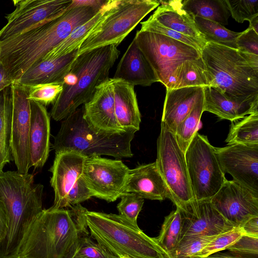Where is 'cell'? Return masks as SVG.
Masks as SVG:
<instances>
[{"mask_svg":"<svg viewBox=\"0 0 258 258\" xmlns=\"http://www.w3.org/2000/svg\"><path fill=\"white\" fill-rule=\"evenodd\" d=\"M101 8L71 7L59 17L0 42V64L7 79L17 82L32 66Z\"/></svg>","mask_w":258,"mask_h":258,"instance_id":"cell-1","label":"cell"},{"mask_svg":"<svg viewBox=\"0 0 258 258\" xmlns=\"http://www.w3.org/2000/svg\"><path fill=\"white\" fill-rule=\"evenodd\" d=\"M43 209L28 227L13 258H67L89 234L80 204Z\"/></svg>","mask_w":258,"mask_h":258,"instance_id":"cell-2","label":"cell"},{"mask_svg":"<svg viewBox=\"0 0 258 258\" xmlns=\"http://www.w3.org/2000/svg\"><path fill=\"white\" fill-rule=\"evenodd\" d=\"M201 57L211 78L209 86L234 101L258 100V55L207 42Z\"/></svg>","mask_w":258,"mask_h":258,"instance_id":"cell-3","label":"cell"},{"mask_svg":"<svg viewBox=\"0 0 258 258\" xmlns=\"http://www.w3.org/2000/svg\"><path fill=\"white\" fill-rule=\"evenodd\" d=\"M120 51L109 45L86 51L77 56L65 76L62 89L50 112L56 121L64 119L88 102L96 87L108 79L109 71Z\"/></svg>","mask_w":258,"mask_h":258,"instance_id":"cell-4","label":"cell"},{"mask_svg":"<svg viewBox=\"0 0 258 258\" xmlns=\"http://www.w3.org/2000/svg\"><path fill=\"white\" fill-rule=\"evenodd\" d=\"M43 185L34 176L15 171L0 173V200L8 219L5 237L0 242V258H13L28 227L42 211Z\"/></svg>","mask_w":258,"mask_h":258,"instance_id":"cell-5","label":"cell"},{"mask_svg":"<svg viewBox=\"0 0 258 258\" xmlns=\"http://www.w3.org/2000/svg\"><path fill=\"white\" fill-rule=\"evenodd\" d=\"M83 215L91 236L118 256L128 258H168L155 239L120 214L90 211Z\"/></svg>","mask_w":258,"mask_h":258,"instance_id":"cell-6","label":"cell"},{"mask_svg":"<svg viewBox=\"0 0 258 258\" xmlns=\"http://www.w3.org/2000/svg\"><path fill=\"white\" fill-rule=\"evenodd\" d=\"M84 106L64 118L54 137L55 153L73 152L86 157L107 155L130 158L133 155L131 142L137 131L128 129L119 133L100 132L92 127L84 117Z\"/></svg>","mask_w":258,"mask_h":258,"instance_id":"cell-7","label":"cell"},{"mask_svg":"<svg viewBox=\"0 0 258 258\" xmlns=\"http://www.w3.org/2000/svg\"><path fill=\"white\" fill-rule=\"evenodd\" d=\"M160 3L156 0H108L103 15L79 48L77 56L97 48L117 47Z\"/></svg>","mask_w":258,"mask_h":258,"instance_id":"cell-8","label":"cell"},{"mask_svg":"<svg viewBox=\"0 0 258 258\" xmlns=\"http://www.w3.org/2000/svg\"><path fill=\"white\" fill-rule=\"evenodd\" d=\"M135 38L159 82L166 89H174L175 72L182 62L201 57V52L188 45L141 28Z\"/></svg>","mask_w":258,"mask_h":258,"instance_id":"cell-9","label":"cell"},{"mask_svg":"<svg viewBox=\"0 0 258 258\" xmlns=\"http://www.w3.org/2000/svg\"><path fill=\"white\" fill-rule=\"evenodd\" d=\"M156 163L169 191L170 199L180 210L195 201L188 177L185 153L174 134L162 122L157 142Z\"/></svg>","mask_w":258,"mask_h":258,"instance_id":"cell-10","label":"cell"},{"mask_svg":"<svg viewBox=\"0 0 258 258\" xmlns=\"http://www.w3.org/2000/svg\"><path fill=\"white\" fill-rule=\"evenodd\" d=\"M185 158L195 201H210L227 180L218 161L214 147L207 137L197 132Z\"/></svg>","mask_w":258,"mask_h":258,"instance_id":"cell-11","label":"cell"},{"mask_svg":"<svg viewBox=\"0 0 258 258\" xmlns=\"http://www.w3.org/2000/svg\"><path fill=\"white\" fill-rule=\"evenodd\" d=\"M73 0H14L15 10L5 18L0 42L56 19L72 7Z\"/></svg>","mask_w":258,"mask_h":258,"instance_id":"cell-12","label":"cell"},{"mask_svg":"<svg viewBox=\"0 0 258 258\" xmlns=\"http://www.w3.org/2000/svg\"><path fill=\"white\" fill-rule=\"evenodd\" d=\"M129 170L120 160L92 156L86 157L82 176L93 197L112 202L124 192Z\"/></svg>","mask_w":258,"mask_h":258,"instance_id":"cell-13","label":"cell"},{"mask_svg":"<svg viewBox=\"0 0 258 258\" xmlns=\"http://www.w3.org/2000/svg\"><path fill=\"white\" fill-rule=\"evenodd\" d=\"M12 103L11 153L17 171L28 173L29 167V135L30 105L28 88L17 83L10 86Z\"/></svg>","mask_w":258,"mask_h":258,"instance_id":"cell-14","label":"cell"},{"mask_svg":"<svg viewBox=\"0 0 258 258\" xmlns=\"http://www.w3.org/2000/svg\"><path fill=\"white\" fill-rule=\"evenodd\" d=\"M214 149L222 171L258 196V145L233 144Z\"/></svg>","mask_w":258,"mask_h":258,"instance_id":"cell-15","label":"cell"},{"mask_svg":"<svg viewBox=\"0 0 258 258\" xmlns=\"http://www.w3.org/2000/svg\"><path fill=\"white\" fill-rule=\"evenodd\" d=\"M210 202L234 227L258 216V196L233 180L227 179Z\"/></svg>","mask_w":258,"mask_h":258,"instance_id":"cell-16","label":"cell"},{"mask_svg":"<svg viewBox=\"0 0 258 258\" xmlns=\"http://www.w3.org/2000/svg\"><path fill=\"white\" fill-rule=\"evenodd\" d=\"M180 211L182 228L178 243L197 237L219 235L234 227L210 201H194Z\"/></svg>","mask_w":258,"mask_h":258,"instance_id":"cell-17","label":"cell"},{"mask_svg":"<svg viewBox=\"0 0 258 258\" xmlns=\"http://www.w3.org/2000/svg\"><path fill=\"white\" fill-rule=\"evenodd\" d=\"M84 118L97 131L119 133L128 130L123 129L116 118L111 78H108L96 87L93 96L84 104Z\"/></svg>","mask_w":258,"mask_h":258,"instance_id":"cell-18","label":"cell"},{"mask_svg":"<svg viewBox=\"0 0 258 258\" xmlns=\"http://www.w3.org/2000/svg\"><path fill=\"white\" fill-rule=\"evenodd\" d=\"M86 157L78 153L63 151L55 153L50 171V184L54 192L53 209L67 208V197L75 182L83 173Z\"/></svg>","mask_w":258,"mask_h":258,"instance_id":"cell-19","label":"cell"},{"mask_svg":"<svg viewBox=\"0 0 258 258\" xmlns=\"http://www.w3.org/2000/svg\"><path fill=\"white\" fill-rule=\"evenodd\" d=\"M30 105L29 167L41 168L45 164L49 155L50 117L43 105L30 100Z\"/></svg>","mask_w":258,"mask_h":258,"instance_id":"cell-20","label":"cell"},{"mask_svg":"<svg viewBox=\"0 0 258 258\" xmlns=\"http://www.w3.org/2000/svg\"><path fill=\"white\" fill-rule=\"evenodd\" d=\"M134 193L143 199L163 201L170 194L156 162L130 169L124 192Z\"/></svg>","mask_w":258,"mask_h":258,"instance_id":"cell-21","label":"cell"},{"mask_svg":"<svg viewBox=\"0 0 258 258\" xmlns=\"http://www.w3.org/2000/svg\"><path fill=\"white\" fill-rule=\"evenodd\" d=\"M113 79L122 80L134 86H149L159 82L135 38L118 62Z\"/></svg>","mask_w":258,"mask_h":258,"instance_id":"cell-22","label":"cell"},{"mask_svg":"<svg viewBox=\"0 0 258 258\" xmlns=\"http://www.w3.org/2000/svg\"><path fill=\"white\" fill-rule=\"evenodd\" d=\"M202 86L166 89L161 122L174 134L179 123L204 95Z\"/></svg>","mask_w":258,"mask_h":258,"instance_id":"cell-23","label":"cell"},{"mask_svg":"<svg viewBox=\"0 0 258 258\" xmlns=\"http://www.w3.org/2000/svg\"><path fill=\"white\" fill-rule=\"evenodd\" d=\"M78 49L64 56L40 60L29 68L15 83L24 86L61 84L78 55Z\"/></svg>","mask_w":258,"mask_h":258,"instance_id":"cell-24","label":"cell"},{"mask_svg":"<svg viewBox=\"0 0 258 258\" xmlns=\"http://www.w3.org/2000/svg\"><path fill=\"white\" fill-rule=\"evenodd\" d=\"M215 114L221 119L234 122L258 111V100L239 102L227 99L216 88H204V112Z\"/></svg>","mask_w":258,"mask_h":258,"instance_id":"cell-25","label":"cell"},{"mask_svg":"<svg viewBox=\"0 0 258 258\" xmlns=\"http://www.w3.org/2000/svg\"><path fill=\"white\" fill-rule=\"evenodd\" d=\"M159 2L161 5L150 16L152 19L166 28L206 41L196 26L194 17L182 9L181 0Z\"/></svg>","mask_w":258,"mask_h":258,"instance_id":"cell-26","label":"cell"},{"mask_svg":"<svg viewBox=\"0 0 258 258\" xmlns=\"http://www.w3.org/2000/svg\"><path fill=\"white\" fill-rule=\"evenodd\" d=\"M111 79L113 87L115 113L118 123L123 129L139 131L141 113L134 86L120 80Z\"/></svg>","mask_w":258,"mask_h":258,"instance_id":"cell-27","label":"cell"},{"mask_svg":"<svg viewBox=\"0 0 258 258\" xmlns=\"http://www.w3.org/2000/svg\"><path fill=\"white\" fill-rule=\"evenodd\" d=\"M182 7L194 17L227 25L230 13L225 0H184Z\"/></svg>","mask_w":258,"mask_h":258,"instance_id":"cell-28","label":"cell"},{"mask_svg":"<svg viewBox=\"0 0 258 258\" xmlns=\"http://www.w3.org/2000/svg\"><path fill=\"white\" fill-rule=\"evenodd\" d=\"M212 80L206 65L200 57L186 60L177 68L174 89L187 87L211 86Z\"/></svg>","mask_w":258,"mask_h":258,"instance_id":"cell-29","label":"cell"},{"mask_svg":"<svg viewBox=\"0 0 258 258\" xmlns=\"http://www.w3.org/2000/svg\"><path fill=\"white\" fill-rule=\"evenodd\" d=\"M12 103L10 86L0 93V173L11 160Z\"/></svg>","mask_w":258,"mask_h":258,"instance_id":"cell-30","label":"cell"},{"mask_svg":"<svg viewBox=\"0 0 258 258\" xmlns=\"http://www.w3.org/2000/svg\"><path fill=\"white\" fill-rule=\"evenodd\" d=\"M106 3L91 19L74 29L64 40L47 53L41 59L60 57L79 49L88 33L102 17Z\"/></svg>","mask_w":258,"mask_h":258,"instance_id":"cell-31","label":"cell"},{"mask_svg":"<svg viewBox=\"0 0 258 258\" xmlns=\"http://www.w3.org/2000/svg\"><path fill=\"white\" fill-rule=\"evenodd\" d=\"M231 125L225 142L227 145H258V111L245 116Z\"/></svg>","mask_w":258,"mask_h":258,"instance_id":"cell-32","label":"cell"},{"mask_svg":"<svg viewBox=\"0 0 258 258\" xmlns=\"http://www.w3.org/2000/svg\"><path fill=\"white\" fill-rule=\"evenodd\" d=\"M194 21L207 43L237 49L236 39L241 32L231 31L219 23L198 17H194Z\"/></svg>","mask_w":258,"mask_h":258,"instance_id":"cell-33","label":"cell"},{"mask_svg":"<svg viewBox=\"0 0 258 258\" xmlns=\"http://www.w3.org/2000/svg\"><path fill=\"white\" fill-rule=\"evenodd\" d=\"M204 112V95L196 103L187 115L178 125L174 134L177 143L185 153L195 133L198 132Z\"/></svg>","mask_w":258,"mask_h":258,"instance_id":"cell-34","label":"cell"},{"mask_svg":"<svg viewBox=\"0 0 258 258\" xmlns=\"http://www.w3.org/2000/svg\"><path fill=\"white\" fill-rule=\"evenodd\" d=\"M181 228V211L176 208L165 217L159 235L155 238L157 243L167 254L177 246L180 239Z\"/></svg>","mask_w":258,"mask_h":258,"instance_id":"cell-35","label":"cell"},{"mask_svg":"<svg viewBox=\"0 0 258 258\" xmlns=\"http://www.w3.org/2000/svg\"><path fill=\"white\" fill-rule=\"evenodd\" d=\"M67 258H119L106 248L92 240L88 234L82 236Z\"/></svg>","mask_w":258,"mask_h":258,"instance_id":"cell-36","label":"cell"},{"mask_svg":"<svg viewBox=\"0 0 258 258\" xmlns=\"http://www.w3.org/2000/svg\"><path fill=\"white\" fill-rule=\"evenodd\" d=\"M141 29L159 33L188 45L201 52L207 42L166 28L150 17L141 23Z\"/></svg>","mask_w":258,"mask_h":258,"instance_id":"cell-37","label":"cell"},{"mask_svg":"<svg viewBox=\"0 0 258 258\" xmlns=\"http://www.w3.org/2000/svg\"><path fill=\"white\" fill-rule=\"evenodd\" d=\"M244 235L241 227H234L232 229L218 235L192 258H204L217 252L226 249Z\"/></svg>","mask_w":258,"mask_h":258,"instance_id":"cell-38","label":"cell"},{"mask_svg":"<svg viewBox=\"0 0 258 258\" xmlns=\"http://www.w3.org/2000/svg\"><path fill=\"white\" fill-rule=\"evenodd\" d=\"M27 87L28 99L46 106L55 102L62 91V85L61 84H43Z\"/></svg>","mask_w":258,"mask_h":258,"instance_id":"cell-39","label":"cell"},{"mask_svg":"<svg viewBox=\"0 0 258 258\" xmlns=\"http://www.w3.org/2000/svg\"><path fill=\"white\" fill-rule=\"evenodd\" d=\"M217 235L200 236L179 243L168 253V258H192Z\"/></svg>","mask_w":258,"mask_h":258,"instance_id":"cell-40","label":"cell"},{"mask_svg":"<svg viewBox=\"0 0 258 258\" xmlns=\"http://www.w3.org/2000/svg\"><path fill=\"white\" fill-rule=\"evenodd\" d=\"M230 15L237 22L249 21L258 15V0H225Z\"/></svg>","mask_w":258,"mask_h":258,"instance_id":"cell-41","label":"cell"},{"mask_svg":"<svg viewBox=\"0 0 258 258\" xmlns=\"http://www.w3.org/2000/svg\"><path fill=\"white\" fill-rule=\"evenodd\" d=\"M117 206L119 214L126 218L134 225L137 224V218L143 207L144 200L131 192H123Z\"/></svg>","mask_w":258,"mask_h":258,"instance_id":"cell-42","label":"cell"},{"mask_svg":"<svg viewBox=\"0 0 258 258\" xmlns=\"http://www.w3.org/2000/svg\"><path fill=\"white\" fill-rule=\"evenodd\" d=\"M226 249L239 258H257L258 237L243 235Z\"/></svg>","mask_w":258,"mask_h":258,"instance_id":"cell-43","label":"cell"},{"mask_svg":"<svg viewBox=\"0 0 258 258\" xmlns=\"http://www.w3.org/2000/svg\"><path fill=\"white\" fill-rule=\"evenodd\" d=\"M92 197H93V195L81 175L68 194L67 197L68 207L71 208L80 204Z\"/></svg>","mask_w":258,"mask_h":258,"instance_id":"cell-44","label":"cell"},{"mask_svg":"<svg viewBox=\"0 0 258 258\" xmlns=\"http://www.w3.org/2000/svg\"><path fill=\"white\" fill-rule=\"evenodd\" d=\"M236 43L238 50L258 55V34L251 28L241 32Z\"/></svg>","mask_w":258,"mask_h":258,"instance_id":"cell-45","label":"cell"},{"mask_svg":"<svg viewBox=\"0 0 258 258\" xmlns=\"http://www.w3.org/2000/svg\"><path fill=\"white\" fill-rule=\"evenodd\" d=\"M239 227L241 228L244 235L258 237V216L251 218Z\"/></svg>","mask_w":258,"mask_h":258,"instance_id":"cell-46","label":"cell"},{"mask_svg":"<svg viewBox=\"0 0 258 258\" xmlns=\"http://www.w3.org/2000/svg\"><path fill=\"white\" fill-rule=\"evenodd\" d=\"M8 226V219L4 205L0 200V242L5 237Z\"/></svg>","mask_w":258,"mask_h":258,"instance_id":"cell-47","label":"cell"},{"mask_svg":"<svg viewBox=\"0 0 258 258\" xmlns=\"http://www.w3.org/2000/svg\"><path fill=\"white\" fill-rule=\"evenodd\" d=\"M106 2L107 1L104 0H73L72 6H87L95 8H100L102 7L106 3Z\"/></svg>","mask_w":258,"mask_h":258,"instance_id":"cell-48","label":"cell"},{"mask_svg":"<svg viewBox=\"0 0 258 258\" xmlns=\"http://www.w3.org/2000/svg\"><path fill=\"white\" fill-rule=\"evenodd\" d=\"M12 84L13 83L7 79L5 71L0 64V93Z\"/></svg>","mask_w":258,"mask_h":258,"instance_id":"cell-49","label":"cell"},{"mask_svg":"<svg viewBox=\"0 0 258 258\" xmlns=\"http://www.w3.org/2000/svg\"><path fill=\"white\" fill-rule=\"evenodd\" d=\"M249 27L252 29L256 33L258 34V15L252 18L249 21Z\"/></svg>","mask_w":258,"mask_h":258,"instance_id":"cell-50","label":"cell"},{"mask_svg":"<svg viewBox=\"0 0 258 258\" xmlns=\"http://www.w3.org/2000/svg\"><path fill=\"white\" fill-rule=\"evenodd\" d=\"M204 258H239L231 254H227L226 253H215Z\"/></svg>","mask_w":258,"mask_h":258,"instance_id":"cell-51","label":"cell"},{"mask_svg":"<svg viewBox=\"0 0 258 258\" xmlns=\"http://www.w3.org/2000/svg\"><path fill=\"white\" fill-rule=\"evenodd\" d=\"M119 258H128L124 256H120Z\"/></svg>","mask_w":258,"mask_h":258,"instance_id":"cell-52","label":"cell"}]
</instances>
